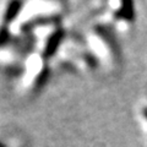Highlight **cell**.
Listing matches in <instances>:
<instances>
[{"label":"cell","instance_id":"1","mask_svg":"<svg viewBox=\"0 0 147 147\" xmlns=\"http://www.w3.org/2000/svg\"><path fill=\"white\" fill-rule=\"evenodd\" d=\"M141 117H142V120L145 121V124H146V129H147V107H144V109H142Z\"/></svg>","mask_w":147,"mask_h":147}]
</instances>
